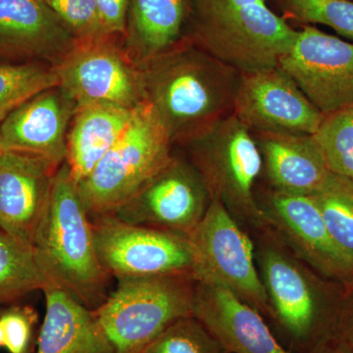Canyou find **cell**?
<instances>
[{"mask_svg": "<svg viewBox=\"0 0 353 353\" xmlns=\"http://www.w3.org/2000/svg\"><path fill=\"white\" fill-rule=\"evenodd\" d=\"M211 199L226 208L256 216L253 189L263 161L252 130L234 114L183 143Z\"/></svg>", "mask_w": 353, "mask_h": 353, "instance_id": "6", "label": "cell"}, {"mask_svg": "<svg viewBox=\"0 0 353 353\" xmlns=\"http://www.w3.org/2000/svg\"><path fill=\"white\" fill-rule=\"evenodd\" d=\"M278 65L325 116L353 106V43L350 41L304 25Z\"/></svg>", "mask_w": 353, "mask_h": 353, "instance_id": "10", "label": "cell"}, {"mask_svg": "<svg viewBox=\"0 0 353 353\" xmlns=\"http://www.w3.org/2000/svg\"><path fill=\"white\" fill-rule=\"evenodd\" d=\"M6 152V148H4L3 143H2L1 137H0V158L2 157V155H3Z\"/></svg>", "mask_w": 353, "mask_h": 353, "instance_id": "32", "label": "cell"}, {"mask_svg": "<svg viewBox=\"0 0 353 353\" xmlns=\"http://www.w3.org/2000/svg\"><path fill=\"white\" fill-rule=\"evenodd\" d=\"M312 196L334 243L353 263V180L331 172Z\"/></svg>", "mask_w": 353, "mask_h": 353, "instance_id": "25", "label": "cell"}, {"mask_svg": "<svg viewBox=\"0 0 353 353\" xmlns=\"http://www.w3.org/2000/svg\"><path fill=\"white\" fill-rule=\"evenodd\" d=\"M267 212L301 254L331 277L353 275V263L330 234L312 196H296L271 190Z\"/></svg>", "mask_w": 353, "mask_h": 353, "instance_id": "17", "label": "cell"}, {"mask_svg": "<svg viewBox=\"0 0 353 353\" xmlns=\"http://www.w3.org/2000/svg\"><path fill=\"white\" fill-rule=\"evenodd\" d=\"M58 85L54 65L39 61L0 63V123L34 95Z\"/></svg>", "mask_w": 353, "mask_h": 353, "instance_id": "24", "label": "cell"}, {"mask_svg": "<svg viewBox=\"0 0 353 353\" xmlns=\"http://www.w3.org/2000/svg\"><path fill=\"white\" fill-rule=\"evenodd\" d=\"M54 67L58 87L78 105L111 103L134 110L145 102L141 70L121 37L102 34L76 39Z\"/></svg>", "mask_w": 353, "mask_h": 353, "instance_id": "8", "label": "cell"}, {"mask_svg": "<svg viewBox=\"0 0 353 353\" xmlns=\"http://www.w3.org/2000/svg\"><path fill=\"white\" fill-rule=\"evenodd\" d=\"M143 353H228L194 316L170 325Z\"/></svg>", "mask_w": 353, "mask_h": 353, "instance_id": "28", "label": "cell"}, {"mask_svg": "<svg viewBox=\"0 0 353 353\" xmlns=\"http://www.w3.org/2000/svg\"><path fill=\"white\" fill-rule=\"evenodd\" d=\"M194 289L190 275L118 279L94 313L116 353H143L170 325L192 316Z\"/></svg>", "mask_w": 353, "mask_h": 353, "instance_id": "5", "label": "cell"}, {"mask_svg": "<svg viewBox=\"0 0 353 353\" xmlns=\"http://www.w3.org/2000/svg\"><path fill=\"white\" fill-rule=\"evenodd\" d=\"M123 43L137 65L182 43L185 0H131Z\"/></svg>", "mask_w": 353, "mask_h": 353, "instance_id": "22", "label": "cell"}, {"mask_svg": "<svg viewBox=\"0 0 353 353\" xmlns=\"http://www.w3.org/2000/svg\"><path fill=\"white\" fill-rule=\"evenodd\" d=\"M190 41L241 72L278 66L297 36L265 0H192Z\"/></svg>", "mask_w": 353, "mask_h": 353, "instance_id": "3", "label": "cell"}, {"mask_svg": "<svg viewBox=\"0 0 353 353\" xmlns=\"http://www.w3.org/2000/svg\"><path fill=\"white\" fill-rule=\"evenodd\" d=\"M132 114V109L111 103L77 106L67 137L66 157L77 183L87 178L119 141Z\"/></svg>", "mask_w": 353, "mask_h": 353, "instance_id": "21", "label": "cell"}, {"mask_svg": "<svg viewBox=\"0 0 353 353\" xmlns=\"http://www.w3.org/2000/svg\"><path fill=\"white\" fill-rule=\"evenodd\" d=\"M188 238L196 282L222 285L253 307L267 311L268 296L255 266L252 241L220 199H211Z\"/></svg>", "mask_w": 353, "mask_h": 353, "instance_id": "7", "label": "cell"}, {"mask_svg": "<svg viewBox=\"0 0 353 353\" xmlns=\"http://www.w3.org/2000/svg\"><path fill=\"white\" fill-rule=\"evenodd\" d=\"M143 99L173 145H181L234 114L241 72L190 39L139 65Z\"/></svg>", "mask_w": 353, "mask_h": 353, "instance_id": "1", "label": "cell"}, {"mask_svg": "<svg viewBox=\"0 0 353 353\" xmlns=\"http://www.w3.org/2000/svg\"><path fill=\"white\" fill-rule=\"evenodd\" d=\"M77 106L60 87L34 95L0 123L4 148L38 155L59 167L66 161L67 137Z\"/></svg>", "mask_w": 353, "mask_h": 353, "instance_id": "14", "label": "cell"}, {"mask_svg": "<svg viewBox=\"0 0 353 353\" xmlns=\"http://www.w3.org/2000/svg\"><path fill=\"white\" fill-rule=\"evenodd\" d=\"M95 248L106 273L116 279L190 275L189 238L155 228L129 224L113 214L92 218Z\"/></svg>", "mask_w": 353, "mask_h": 353, "instance_id": "9", "label": "cell"}, {"mask_svg": "<svg viewBox=\"0 0 353 353\" xmlns=\"http://www.w3.org/2000/svg\"><path fill=\"white\" fill-rule=\"evenodd\" d=\"M3 347V338H2V332L0 329V347Z\"/></svg>", "mask_w": 353, "mask_h": 353, "instance_id": "34", "label": "cell"}, {"mask_svg": "<svg viewBox=\"0 0 353 353\" xmlns=\"http://www.w3.org/2000/svg\"><path fill=\"white\" fill-rule=\"evenodd\" d=\"M350 341H352V343L353 345V324H352V328H350Z\"/></svg>", "mask_w": 353, "mask_h": 353, "instance_id": "33", "label": "cell"}, {"mask_svg": "<svg viewBox=\"0 0 353 353\" xmlns=\"http://www.w3.org/2000/svg\"><path fill=\"white\" fill-rule=\"evenodd\" d=\"M192 316L228 353H290L256 308L222 285L196 282Z\"/></svg>", "mask_w": 353, "mask_h": 353, "instance_id": "15", "label": "cell"}, {"mask_svg": "<svg viewBox=\"0 0 353 353\" xmlns=\"http://www.w3.org/2000/svg\"><path fill=\"white\" fill-rule=\"evenodd\" d=\"M262 282L285 328L296 338L308 336L319 317V299L299 265L278 250H265Z\"/></svg>", "mask_w": 353, "mask_h": 353, "instance_id": "20", "label": "cell"}, {"mask_svg": "<svg viewBox=\"0 0 353 353\" xmlns=\"http://www.w3.org/2000/svg\"><path fill=\"white\" fill-rule=\"evenodd\" d=\"M95 2L102 32L124 39L130 0H95Z\"/></svg>", "mask_w": 353, "mask_h": 353, "instance_id": "31", "label": "cell"}, {"mask_svg": "<svg viewBox=\"0 0 353 353\" xmlns=\"http://www.w3.org/2000/svg\"><path fill=\"white\" fill-rule=\"evenodd\" d=\"M59 167L38 155L9 150L4 152L0 158L2 231L32 248Z\"/></svg>", "mask_w": 353, "mask_h": 353, "instance_id": "13", "label": "cell"}, {"mask_svg": "<svg viewBox=\"0 0 353 353\" xmlns=\"http://www.w3.org/2000/svg\"><path fill=\"white\" fill-rule=\"evenodd\" d=\"M312 136L330 172L353 180V106L325 116Z\"/></svg>", "mask_w": 353, "mask_h": 353, "instance_id": "26", "label": "cell"}, {"mask_svg": "<svg viewBox=\"0 0 353 353\" xmlns=\"http://www.w3.org/2000/svg\"><path fill=\"white\" fill-rule=\"evenodd\" d=\"M43 292L46 315L36 353H116L94 311L53 283Z\"/></svg>", "mask_w": 353, "mask_h": 353, "instance_id": "19", "label": "cell"}, {"mask_svg": "<svg viewBox=\"0 0 353 353\" xmlns=\"http://www.w3.org/2000/svg\"><path fill=\"white\" fill-rule=\"evenodd\" d=\"M36 314L32 309L14 307L0 316L3 347L9 353H27Z\"/></svg>", "mask_w": 353, "mask_h": 353, "instance_id": "30", "label": "cell"}, {"mask_svg": "<svg viewBox=\"0 0 353 353\" xmlns=\"http://www.w3.org/2000/svg\"><path fill=\"white\" fill-rule=\"evenodd\" d=\"M234 114L254 132L310 136L325 118L279 65L241 72Z\"/></svg>", "mask_w": 353, "mask_h": 353, "instance_id": "12", "label": "cell"}, {"mask_svg": "<svg viewBox=\"0 0 353 353\" xmlns=\"http://www.w3.org/2000/svg\"><path fill=\"white\" fill-rule=\"evenodd\" d=\"M252 132L272 190L296 196H313L321 189L331 172L313 136Z\"/></svg>", "mask_w": 353, "mask_h": 353, "instance_id": "18", "label": "cell"}, {"mask_svg": "<svg viewBox=\"0 0 353 353\" xmlns=\"http://www.w3.org/2000/svg\"><path fill=\"white\" fill-rule=\"evenodd\" d=\"M76 39L90 38L103 32L95 0H43Z\"/></svg>", "mask_w": 353, "mask_h": 353, "instance_id": "29", "label": "cell"}, {"mask_svg": "<svg viewBox=\"0 0 353 353\" xmlns=\"http://www.w3.org/2000/svg\"><path fill=\"white\" fill-rule=\"evenodd\" d=\"M75 41L43 0H0V57L57 65Z\"/></svg>", "mask_w": 353, "mask_h": 353, "instance_id": "16", "label": "cell"}, {"mask_svg": "<svg viewBox=\"0 0 353 353\" xmlns=\"http://www.w3.org/2000/svg\"><path fill=\"white\" fill-rule=\"evenodd\" d=\"M50 283L34 248L0 229V303L43 290Z\"/></svg>", "mask_w": 353, "mask_h": 353, "instance_id": "23", "label": "cell"}, {"mask_svg": "<svg viewBox=\"0 0 353 353\" xmlns=\"http://www.w3.org/2000/svg\"><path fill=\"white\" fill-rule=\"evenodd\" d=\"M284 8L292 19L327 26L353 43V0H284Z\"/></svg>", "mask_w": 353, "mask_h": 353, "instance_id": "27", "label": "cell"}, {"mask_svg": "<svg viewBox=\"0 0 353 353\" xmlns=\"http://www.w3.org/2000/svg\"><path fill=\"white\" fill-rule=\"evenodd\" d=\"M210 201L194 165L173 155L152 180L110 214L129 224L188 236L201 222Z\"/></svg>", "mask_w": 353, "mask_h": 353, "instance_id": "11", "label": "cell"}, {"mask_svg": "<svg viewBox=\"0 0 353 353\" xmlns=\"http://www.w3.org/2000/svg\"><path fill=\"white\" fill-rule=\"evenodd\" d=\"M172 146L152 106L145 101L139 104L119 141L77 183L90 217L110 214L134 196L168 164Z\"/></svg>", "mask_w": 353, "mask_h": 353, "instance_id": "4", "label": "cell"}, {"mask_svg": "<svg viewBox=\"0 0 353 353\" xmlns=\"http://www.w3.org/2000/svg\"><path fill=\"white\" fill-rule=\"evenodd\" d=\"M32 248L51 283L85 306L101 305L108 274L97 255L92 218L66 161L55 174Z\"/></svg>", "mask_w": 353, "mask_h": 353, "instance_id": "2", "label": "cell"}]
</instances>
